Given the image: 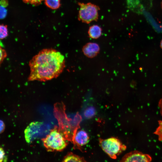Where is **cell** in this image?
Masks as SVG:
<instances>
[{
  "label": "cell",
  "instance_id": "6da1fadb",
  "mask_svg": "<svg viewBox=\"0 0 162 162\" xmlns=\"http://www.w3.org/2000/svg\"><path fill=\"white\" fill-rule=\"evenodd\" d=\"M64 56L52 49L42 50L34 56L29 63V81H45L58 77L65 66Z\"/></svg>",
  "mask_w": 162,
  "mask_h": 162
},
{
  "label": "cell",
  "instance_id": "7a4b0ae2",
  "mask_svg": "<svg viewBox=\"0 0 162 162\" xmlns=\"http://www.w3.org/2000/svg\"><path fill=\"white\" fill-rule=\"evenodd\" d=\"M42 140L44 146L48 151H61L67 145L64 134L57 128L50 130Z\"/></svg>",
  "mask_w": 162,
  "mask_h": 162
},
{
  "label": "cell",
  "instance_id": "3957f363",
  "mask_svg": "<svg viewBox=\"0 0 162 162\" xmlns=\"http://www.w3.org/2000/svg\"><path fill=\"white\" fill-rule=\"evenodd\" d=\"M100 145L103 150L110 158L116 159L126 149V146L118 138L111 137L99 139Z\"/></svg>",
  "mask_w": 162,
  "mask_h": 162
},
{
  "label": "cell",
  "instance_id": "277c9868",
  "mask_svg": "<svg viewBox=\"0 0 162 162\" xmlns=\"http://www.w3.org/2000/svg\"><path fill=\"white\" fill-rule=\"evenodd\" d=\"M49 130L48 126L43 122L38 121L32 122L25 130L26 140L28 143H31L36 139L46 136Z\"/></svg>",
  "mask_w": 162,
  "mask_h": 162
},
{
  "label": "cell",
  "instance_id": "5b68a950",
  "mask_svg": "<svg viewBox=\"0 0 162 162\" xmlns=\"http://www.w3.org/2000/svg\"><path fill=\"white\" fill-rule=\"evenodd\" d=\"M78 4L80 7L78 15L79 20L87 24L98 20L100 10L98 6L90 2H80Z\"/></svg>",
  "mask_w": 162,
  "mask_h": 162
},
{
  "label": "cell",
  "instance_id": "8992f818",
  "mask_svg": "<svg viewBox=\"0 0 162 162\" xmlns=\"http://www.w3.org/2000/svg\"><path fill=\"white\" fill-rule=\"evenodd\" d=\"M152 160V157L149 155L135 150L126 154L122 158L120 161L149 162Z\"/></svg>",
  "mask_w": 162,
  "mask_h": 162
},
{
  "label": "cell",
  "instance_id": "52a82bcc",
  "mask_svg": "<svg viewBox=\"0 0 162 162\" xmlns=\"http://www.w3.org/2000/svg\"><path fill=\"white\" fill-rule=\"evenodd\" d=\"M100 47L96 43L89 42L86 44L83 47L82 51L84 55L90 58L95 56L99 53Z\"/></svg>",
  "mask_w": 162,
  "mask_h": 162
},
{
  "label": "cell",
  "instance_id": "ba28073f",
  "mask_svg": "<svg viewBox=\"0 0 162 162\" xmlns=\"http://www.w3.org/2000/svg\"><path fill=\"white\" fill-rule=\"evenodd\" d=\"M89 138L88 134L86 131L83 130H80L76 133L74 140L77 145L82 146L88 142Z\"/></svg>",
  "mask_w": 162,
  "mask_h": 162
},
{
  "label": "cell",
  "instance_id": "9c48e42d",
  "mask_svg": "<svg viewBox=\"0 0 162 162\" xmlns=\"http://www.w3.org/2000/svg\"><path fill=\"white\" fill-rule=\"evenodd\" d=\"M102 29L99 26L93 25L90 26L88 31L89 37L93 39H96L99 38L102 34Z\"/></svg>",
  "mask_w": 162,
  "mask_h": 162
},
{
  "label": "cell",
  "instance_id": "30bf717a",
  "mask_svg": "<svg viewBox=\"0 0 162 162\" xmlns=\"http://www.w3.org/2000/svg\"><path fill=\"white\" fill-rule=\"evenodd\" d=\"M62 161L82 162H85L86 161L83 158L72 152H69L64 158Z\"/></svg>",
  "mask_w": 162,
  "mask_h": 162
},
{
  "label": "cell",
  "instance_id": "8fae6325",
  "mask_svg": "<svg viewBox=\"0 0 162 162\" xmlns=\"http://www.w3.org/2000/svg\"><path fill=\"white\" fill-rule=\"evenodd\" d=\"M45 1L46 5L52 9H57L60 5V0H45Z\"/></svg>",
  "mask_w": 162,
  "mask_h": 162
},
{
  "label": "cell",
  "instance_id": "7c38bea8",
  "mask_svg": "<svg viewBox=\"0 0 162 162\" xmlns=\"http://www.w3.org/2000/svg\"><path fill=\"white\" fill-rule=\"evenodd\" d=\"M8 35V31L6 26L0 25V39H3Z\"/></svg>",
  "mask_w": 162,
  "mask_h": 162
},
{
  "label": "cell",
  "instance_id": "4fadbf2b",
  "mask_svg": "<svg viewBox=\"0 0 162 162\" xmlns=\"http://www.w3.org/2000/svg\"><path fill=\"white\" fill-rule=\"evenodd\" d=\"M159 126L154 132V134L158 136L159 140L162 141V121H159Z\"/></svg>",
  "mask_w": 162,
  "mask_h": 162
},
{
  "label": "cell",
  "instance_id": "5bb4252c",
  "mask_svg": "<svg viewBox=\"0 0 162 162\" xmlns=\"http://www.w3.org/2000/svg\"><path fill=\"white\" fill-rule=\"evenodd\" d=\"M7 56V54L6 51L0 45V66Z\"/></svg>",
  "mask_w": 162,
  "mask_h": 162
},
{
  "label": "cell",
  "instance_id": "9a60e30c",
  "mask_svg": "<svg viewBox=\"0 0 162 162\" xmlns=\"http://www.w3.org/2000/svg\"><path fill=\"white\" fill-rule=\"evenodd\" d=\"M7 14V10L5 8L2 6H0V19L5 18Z\"/></svg>",
  "mask_w": 162,
  "mask_h": 162
},
{
  "label": "cell",
  "instance_id": "2e32d148",
  "mask_svg": "<svg viewBox=\"0 0 162 162\" xmlns=\"http://www.w3.org/2000/svg\"><path fill=\"white\" fill-rule=\"evenodd\" d=\"M26 3H28L32 4H37L40 3L44 0H22Z\"/></svg>",
  "mask_w": 162,
  "mask_h": 162
},
{
  "label": "cell",
  "instance_id": "e0dca14e",
  "mask_svg": "<svg viewBox=\"0 0 162 162\" xmlns=\"http://www.w3.org/2000/svg\"><path fill=\"white\" fill-rule=\"evenodd\" d=\"M5 157V152L4 149L0 147V162L3 161Z\"/></svg>",
  "mask_w": 162,
  "mask_h": 162
},
{
  "label": "cell",
  "instance_id": "ac0fdd59",
  "mask_svg": "<svg viewBox=\"0 0 162 162\" xmlns=\"http://www.w3.org/2000/svg\"><path fill=\"white\" fill-rule=\"evenodd\" d=\"M94 112L92 108H89L85 112V114L88 117H90L91 116L93 115V114Z\"/></svg>",
  "mask_w": 162,
  "mask_h": 162
},
{
  "label": "cell",
  "instance_id": "d6986e66",
  "mask_svg": "<svg viewBox=\"0 0 162 162\" xmlns=\"http://www.w3.org/2000/svg\"><path fill=\"white\" fill-rule=\"evenodd\" d=\"M5 125L4 122L0 120V134L2 133L4 130Z\"/></svg>",
  "mask_w": 162,
  "mask_h": 162
},
{
  "label": "cell",
  "instance_id": "ffe728a7",
  "mask_svg": "<svg viewBox=\"0 0 162 162\" xmlns=\"http://www.w3.org/2000/svg\"><path fill=\"white\" fill-rule=\"evenodd\" d=\"M0 4L1 6L5 7L8 6V2L7 0H1Z\"/></svg>",
  "mask_w": 162,
  "mask_h": 162
},
{
  "label": "cell",
  "instance_id": "44dd1931",
  "mask_svg": "<svg viewBox=\"0 0 162 162\" xmlns=\"http://www.w3.org/2000/svg\"><path fill=\"white\" fill-rule=\"evenodd\" d=\"M158 106L160 108V113L162 116V98L160 100L158 104Z\"/></svg>",
  "mask_w": 162,
  "mask_h": 162
},
{
  "label": "cell",
  "instance_id": "7402d4cb",
  "mask_svg": "<svg viewBox=\"0 0 162 162\" xmlns=\"http://www.w3.org/2000/svg\"><path fill=\"white\" fill-rule=\"evenodd\" d=\"M160 46L162 49V40H161L160 43Z\"/></svg>",
  "mask_w": 162,
  "mask_h": 162
},
{
  "label": "cell",
  "instance_id": "603a6c76",
  "mask_svg": "<svg viewBox=\"0 0 162 162\" xmlns=\"http://www.w3.org/2000/svg\"><path fill=\"white\" fill-rule=\"evenodd\" d=\"M162 4V5H161V6H162V4Z\"/></svg>",
  "mask_w": 162,
  "mask_h": 162
}]
</instances>
